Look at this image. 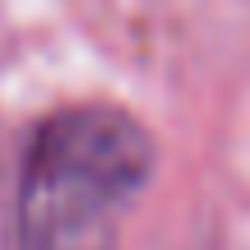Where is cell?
<instances>
[{"label":"cell","instance_id":"1","mask_svg":"<svg viewBox=\"0 0 250 250\" xmlns=\"http://www.w3.org/2000/svg\"><path fill=\"white\" fill-rule=\"evenodd\" d=\"M153 139L116 107H65L37 125L14 204V250H116L153 176Z\"/></svg>","mask_w":250,"mask_h":250}]
</instances>
